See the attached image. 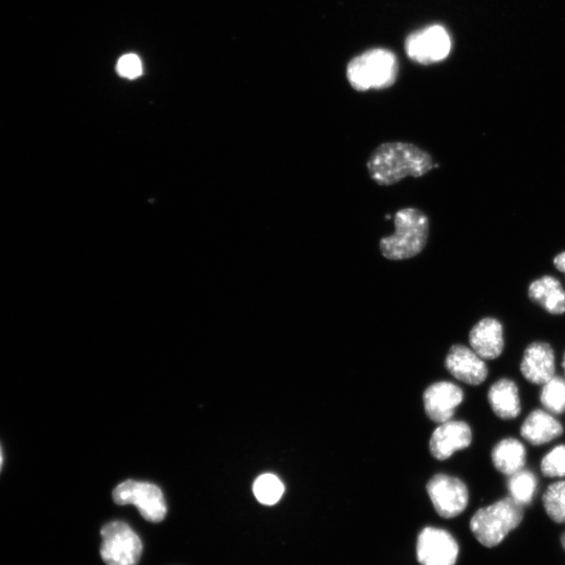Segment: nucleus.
<instances>
[{
    "label": "nucleus",
    "mask_w": 565,
    "mask_h": 565,
    "mask_svg": "<svg viewBox=\"0 0 565 565\" xmlns=\"http://www.w3.org/2000/svg\"><path fill=\"white\" fill-rule=\"evenodd\" d=\"M367 168L374 183L394 186L406 177L419 178L434 168L433 156L408 142H388L379 145L368 158Z\"/></svg>",
    "instance_id": "1"
},
{
    "label": "nucleus",
    "mask_w": 565,
    "mask_h": 565,
    "mask_svg": "<svg viewBox=\"0 0 565 565\" xmlns=\"http://www.w3.org/2000/svg\"><path fill=\"white\" fill-rule=\"evenodd\" d=\"M395 233L379 242L381 255L391 261L409 260L420 255L427 245L431 223L417 208H404L394 216Z\"/></svg>",
    "instance_id": "2"
},
{
    "label": "nucleus",
    "mask_w": 565,
    "mask_h": 565,
    "mask_svg": "<svg viewBox=\"0 0 565 565\" xmlns=\"http://www.w3.org/2000/svg\"><path fill=\"white\" fill-rule=\"evenodd\" d=\"M523 519V506L511 497H505L474 514L470 529L481 545L494 548L501 545L509 533L522 524Z\"/></svg>",
    "instance_id": "3"
},
{
    "label": "nucleus",
    "mask_w": 565,
    "mask_h": 565,
    "mask_svg": "<svg viewBox=\"0 0 565 565\" xmlns=\"http://www.w3.org/2000/svg\"><path fill=\"white\" fill-rule=\"evenodd\" d=\"M348 80L358 92L391 87L398 76L396 56L386 50H372L352 60L348 66Z\"/></svg>",
    "instance_id": "4"
},
{
    "label": "nucleus",
    "mask_w": 565,
    "mask_h": 565,
    "mask_svg": "<svg viewBox=\"0 0 565 565\" xmlns=\"http://www.w3.org/2000/svg\"><path fill=\"white\" fill-rule=\"evenodd\" d=\"M101 557L106 565H138L142 553V540L124 522H112L101 530Z\"/></svg>",
    "instance_id": "5"
},
{
    "label": "nucleus",
    "mask_w": 565,
    "mask_h": 565,
    "mask_svg": "<svg viewBox=\"0 0 565 565\" xmlns=\"http://www.w3.org/2000/svg\"><path fill=\"white\" fill-rule=\"evenodd\" d=\"M112 497L117 505H134L153 524L163 522L167 515L164 494L153 484L129 480L113 490Z\"/></svg>",
    "instance_id": "6"
},
{
    "label": "nucleus",
    "mask_w": 565,
    "mask_h": 565,
    "mask_svg": "<svg viewBox=\"0 0 565 565\" xmlns=\"http://www.w3.org/2000/svg\"><path fill=\"white\" fill-rule=\"evenodd\" d=\"M426 489L437 513L444 518L457 517L467 508L469 492L458 478L437 474L428 482Z\"/></svg>",
    "instance_id": "7"
},
{
    "label": "nucleus",
    "mask_w": 565,
    "mask_h": 565,
    "mask_svg": "<svg viewBox=\"0 0 565 565\" xmlns=\"http://www.w3.org/2000/svg\"><path fill=\"white\" fill-rule=\"evenodd\" d=\"M417 556L421 565H455L458 542L445 530L426 528L418 537Z\"/></svg>",
    "instance_id": "8"
},
{
    "label": "nucleus",
    "mask_w": 565,
    "mask_h": 565,
    "mask_svg": "<svg viewBox=\"0 0 565 565\" xmlns=\"http://www.w3.org/2000/svg\"><path fill=\"white\" fill-rule=\"evenodd\" d=\"M451 40L441 26L428 27L412 34L406 40V52L411 59L421 64H432L444 60L450 53Z\"/></svg>",
    "instance_id": "9"
},
{
    "label": "nucleus",
    "mask_w": 565,
    "mask_h": 565,
    "mask_svg": "<svg viewBox=\"0 0 565 565\" xmlns=\"http://www.w3.org/2000/svg\"><path fill=\"white\" fill-rule=\"evenodd\" d=\"M423 400L428 418L442 424L455 416L458 406L464 400V393L457 384L442 381L429 387L424 393Z\"/></svg>",
    "instance_id": "10"
},
{
    "label": "nucleus",
    "mask_w": 565,
    "mask_h": 565,
    "mask_svg": "<svg viewBox=\"0 0 565 565\" xmlns=\"http://www.w3.org/2000/svg\"><path fill=\"white\" fill-rule=\"evenodd\" d=\"M471 442L470 426L463 421L449 420L436 429L429 442V448L434 458L445 461L455 452L469 447Z\"/></svg>",
    "instance_id": "11"
},
{
    "label": "nucleus",
    "mask_w": 565,
    "mask_h": 565,
    "mask_svg": "<svg viewBox=\"0 0 565 565\" xmlns=\"http://www.w3.org/2000/svg\"><path fill=\"white\" fill-rule=\"evenodd\" d=\"M446 369L452 376L469 386H480L488 376L484 359L472 349L461 345L450 349L446 358Z\"/></svg>",
    "instance_id": "12"
},
{
    "label": "nucleus",
    "mask_w": 565,
    "mask_h": 565,
    "mask_svg": "<svg viewBox=\"0 0 565 565\" xmlns=\"http://www.w3.org/2000/svg\"><path fill=\"white\" fill-rule=\"evenodd\" d=\"M555 369V354L549 344L537 342L526 349L521 372L529 382L544 386L555 376Z\"/></svg>",
    "instance_id": "13"
},
{
    "label": "nucleus",
    "mask_w": 565,
    "mask_h": 565,
    "mask_svg": "<svg viewBox=\"0 0 565 565\" xmlns=\"http://www.w3.org/2000/svg\"><path fill=\"white\" fill-rule=\"evenodd\" d=\"M469 343L484 360L499 358L505 347L503 325L492 318L480 321L471 329Z\"/></svg>",
    "instance_id": "14"
},
{
    "label": "nucleus",
    "mask_w": 565,
    "mask_h": 565,
    "mask_svg": "<svg viewBox=\"0 0 565 565\" xmlns=\"http://www.w3.org/2000/svg\"><path fill=\"white\" fill-rule=\"evenodd\" d=\"M488 400L493 413L503 420H513L522 413L518 387L511 379L503 378L493 383Z\"/></svg>",
    "instance_id": "15"
},
{
    "label": "nucleus",
    "mask_w": 565,
    "mask_h": 565,
    "mask_svg": "<svg viewBox=\"0 0 565 565\" xmlns=\"http://www.w3.org/2000/svg\"><path fill=\"white\" fill-rule=\"evenodd\" d=\"M563 434V425L549 412L535 410L521 428L522 437L534 446L548 444Z\"/></svg>",
    "instance_id": "16"
},
{
    "label": "nucleus",
    "mask_w": 565,
    "mask_h": 565,
    "mask_svg": "<svg viewBox=\"0 0 565 565\" xmlns=\"http://www.w3.org/2000/svg\"><path fill=\"white\" fill-rule=\"evenodd\" d=\"M491 459L497 471L511 477L525 469L527 450L521 441L507 438L495 445L491 452Z\"/></svg>",
    "instance_id": "17"
},
{
    "label": "nucleus",
    "mask_w": 565,
    "mask_h": 565,
    "mask_svg": "<svg viewBox=\"0 0 565 565\" xmlns=\"http://www.w3.org/2000/svg\"><path fill=\"white\" fill-rule=\"evenodd\" d=\"M529 298L551 314L565 313V291L560 282L550 276L534 281L529 287Z\"/></svg>",
    "instance_id": "18"
},
{
    "label": "nucleus",
    "mask_w": 565,
    "mask_h": 565,
    "mask_svg": "<svg viewBox=\"0 0 565 565\" xmlns=\"http://www.w3.org/2000/svg\"><path fill=\"white\" fill-rule=\"evenodd\" d=\"M538 486L535 474L529 470H521L510 477L508 490L510 497L521 506L530 505Z\"/></svg>",
    "instance_id": "19"
},
{
    "label": "nucleus",
    "mask_w": 565,
    "mask_h": 565,
    "mask_svg": "<svg viewBox=\"0 0 565 565\" xmlns=\"http://www.w3.org/2000/svg\"><path fill=\"white\" fill-rule=\"evenodd\" d=\"M253 490L260 504L274 506L281 501L285 487L275 474L265 473L255 481Z\"/></svg>",
    "instance_id": "20"
},
{
    "label": "nucleus",
    "mask_w": 565,
    "mask_h": 565,
    "mask_svg": "<svg viewBox=\"0 0 565 565\" xmlns=\"http://www.w3.org/2000/svg\"><path fill=\"white\" fill-rule=\"evenodd\" d=\"M541 404L547 412L555 415L565 413V380L554 376L542 386Z\"/></svg>",
    "instance_id": "21"
},
{
    "label": "nucleus",
    "mask_w": 565,
    "mask_h": 565,
    "mask_svg": "<svg viewBox=\"0 0 565 565\" xmlns=\"http://www.w3.org/2000/svg\"><path fill=\"white\" fill-rule=\"evenodd\" d=\"M545 510L553 522L565 523V481L550 485L542 497Z\"/></svg>",
    "instance_id": "22"
},
{
    "label": "nucleus",
    "mask_w": 565,
    "mask_h": 565,
    "mask_svg": "<svg viewBox=\"0 0 565 565\" xmlns=\"http://www.w3.org/2000/svg\"><path fill=\"white\" fill-rule=\"evenodd\" d=\"M540 468L547 478H565V445H558L548 452Z\"/></svg>",
    "instance_id": "23"
},
{
    "label": "nucleus",
    "mask_w": 565,
    "mask_h": 565,
    "mask_svg": "<svg viewBox=\"0 0 565 565\" xmlns=\"http://www.w3.org/2000/svg\"><path fill=\"white\" fill-rule=\"evenodd\" d=\"M117 70L122 77L133 80L142 75L143 65L137 55L129 54L120 59Z\"/></svg>",
    "instance_id": "24"
},
{
    "label": "nucleus",
    "mask_w": 565,
    "mask_h": 565,
    "mask_svg": "<svg viewBox=\"0 0 565 565\" xmlns=\"http://www.w3.org/2000/svg\"><path fill=\"white\" fill-rule=\"evenodd\" d=\"M554 264L558 270L565 274V252L555 258Z\"/></svg>",
    "instance_id": "25"
},
{
    "label": "nucleus",
    "mask_w": 565,
    "mask_h": 565,
    "mask_svg": "<svg viewBox=\"0 0 565 565\" xmlns=\"http://www.w3.org/2000/svg\"><path fill=\"white\" fill-rule=\"evenodd\" d=\"M3 464H4V454L2 447H0V471H2Z\"/></svg>",
    "instance_id": "26"
},
{
    "label": "nucleus",
    "mask_w": 565,
    "mask_h": 565,
    "mask_svg": "<svg viewBox=\"0 0 565 565\" xmlns=\"http://www.w3.org/2000/svg\"><path fill=\"white\" fill-rule=\"evenodd\" d=\"M561 544H562L563 549L565 550V533L561 537Z\"/></svg>",
    "instance_id": "27"
},
{
    "label": "nucleus",
    "mask_w": 565,
    "mask_h": 565,
    "mask_svg": "<svg viewBox=\"0 0 565 565\" xmlns=\"http://www.w3.org/2000/svg\"><path fill=\"white\" fill-rule=\"evenodd\" d=\"M562 368L565 374V353H564V357H563V361H562Z\"/></svg>",
    "instance_id": "28"
}]
</instances>
